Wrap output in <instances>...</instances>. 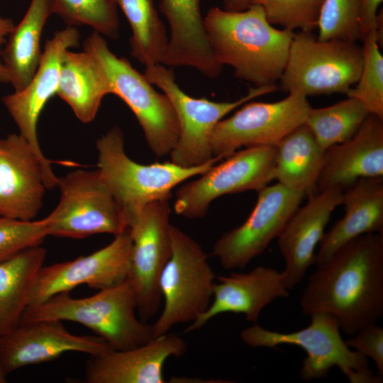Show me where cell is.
I'll list each match as a JSON object with an SVG mask.
<instances>
[{"label":"cell","mask_w":383,"mask_h":383,"mask_svg":"<svg viewBox=\"0 0 383 383\" xmlns=\"http://www.w3.org/2000/svg\"><path fill=\"white\" fill-rule=\"evenodd\" d=\"M42 321L80 323L115 350L131 349L154 338L152 326L137 316L135 295L127 280L84 298H73L68 292L55 294L29 305L19 323Z\"/></svg>","instance_id":"cell-3"},{"label":"cell","mask_w":383,"mask_h":383,"mask_svg":"<svg viewBox=\"0 0 383 383\" xmlns=\"http://www.w3.org/2000/svg\"><path fill=\"white\" fill-rule=\"evenodd\" d=\"M132 30L131 55L145 66L161 64L169 38L152 0H114Z\"/></svg>","instance_id":"cell-29"},{"label":"cell","mask_w":383,"mask_h":383,"mask_svg":"<svg viewBox=\"0 0 383 383\" xmlns=\"http://www.w3.org/2000/svg\"><path fill=\"white\" fill-rule=\"evenodd\" d=\"M132 239L128 228L105 247L87 255L43 266L38 276L29 305L85 284L104 289L124 282L131 264Z\"/></svg>","instance_id":"cell-16"},{"label":"cell","mask_w":383,"mask_h":383,"mask_svg":"<svg viewBox=\"0 0 383 383\" xmlns=\"http://www.w3.org/2000/svg\"><path fill=\"white\" fill-rule=\"evenodd\" d=\"M51 14L52 0H31L24 16L9 35L1 58L14 91L28 84L39 65L41 35Z\"/></svg>","instance_id":"cell-27"},{"label":"cell","mask_w":383,"mask_h":383,"mask_svg":"<svg viewBox=\"0 0 383 383\" xmlns=\"http://www.w3.org/2000/svg\"><path fill=\"white\" fill-rule=\"evenodd\" d=\"M383 177V118L369 113L349 140L327 149L316 192L345 189L361 178Z\"/></svg>","instance_id":"cell-22"},{"label":"cell","mask_w":383,"mask_h":383,"mask_svg":"<svg viewBox=\"0 0 383 383\" xmlns=\"http://www.w3.org/2000/svg\"><path fill=\"white\" fill-rule=\"evenodd\" d=\"M383 0H363L360 22V40L370 30H374L377 20V10Z\"/></svg>","instance_id":"cell-37"},{"label":"cell","mask_w":383,"mask_h":383,"mask_svg":"<svg viewBox=\"0 0 383 383\" xmlns=\"http://www.w3.org/2000/svg\"><path fill=\"white\" fill-rule=\"evenodd\" d=\"M345 213L324 233L316 254V265L328 261L349 241L383 232V177L361 178L343 190Z\"/></svg>","instance_id":"cell-24"},{"label":"cell","mask_w":383,"mask_h":383,"mask_svg":"<svg viewBox=\"0 0 383 383\" xmlns=\"http://www.w3.org/2000/svg\"><path fill=\"white\" fill-rule=\"evenodd\" d=\"M363 42V61L356 84L346 93L359 100L369 113L383 118V55L374 30L368 32Z\"/></svg>","instance_id":"cell-32"},{"label":"cell","mask_w":383,"mask_h":383,"mask_svg":"<svg viewBox=\"0 0 383 383\" xmlns=\"http://www.w3.org/2000/svg\"><path fill=\"white\" fill-rule=\"evenodd\" d=\"M274 179L288 189L308 196L315 194L327 157V149L304 123L276 145Z\"/></svg>","instance_id":"cell-26"},{"label":"cell","mask_w":383,"mask_h":383,"mask_svg":"<svg viewBox=\"0 0 383 383\" xmlns=\"http://www.w3.org/2000/svg\"><path fill=\"white\" fill-rule=\"evenodd\" d=\"M343 193L342 189L332 187L309 196L308 202L295 211L277 237L286 263L282 273L288 289L298 284L315 264L316 247L324 235L333 211L342 204Z\"/></svg>","instance_id":"cell-19"},{"label":"cell","mask_w":383,"mask_h":383,"mask_svg":"<svg viewBox=\"0 0 383 383\" xmlns=\"http://www.w3.org/2000/svg\"><path fill=\"white\" fill-rule=\"evenodd\" d=\"M310 316V324L295 332L269 331L254 323L242 330L240 337L252 348H274L289 344L303 348L306 357L299 374L305 381L326 377L336 366L351 383L382 382L370 368L367 357L347 345L340 335L339 322L333 316L318 313Z\"/></svg>","instance_id":"cell-6"},{"label":"cell","mask_w":383,"mask_h":383,"mask_svg":"<svg viewBox=\"0 0 383 383\" xmlns=\"http://www.w3.org/2000/svg\"><path fill=\"white\" fill-rule=\"evenodd\" d=\"M304 314L327 313L353 335L383 314V234L358 236L317 265L300 299Z\"/></svg>","instance_id":"cell-1"},{"label":"cell","mask_w":383,"mask_h":383,"mask_svg":"<svg viewBox=\"0 0 383 383\" xmlns=\"http://www.w3.org/2000/svg\"><path fill=\"white\" fill-rule=\"evenodd\" d=\"M111 350L96 335L71 333L62 321L19 323L0 337V370L6 377L18 369L53 360L65 353L79 352L95 356Z\"/></svg>","instance_id":"cell-17"},{"label":"cell","mask_w":383,"mask_h":383,"mask_svg":"<svg viewBox=\"0 0 383 383\" xmlns=\"http://www.w3.org/2000/svg\"><path fill=\"white\" fill-rule=\"evenodd\" d=\"M83 47L102 69L110 94L118 96L135 115L150 150L158 157L170 155L178 140L179 125L167 95L157 92L127 59L112 52L97 32L86 38Z\"/></svg>","instance_id":"cell-5"},{"label":"cell","mask_w":383,"mask_h":383,"mask_svg":"<svg viewBox=\"0 0 383 383\" xmlns=\"http://www.w3.org/2000/svg\"><path fill=\"white\" fill-rule=\"evenodd\" d=\"M324 0H249L250 5L260 6L272 25L294 31L312 32L317 28Z\"/></svg>","instance_id":"cell-34"},{"label":"cell","mask_w":383,"mask_h":383,"mask_svg":"<svg viewBox=\"0 0 383 383\" xmlns=\"http://www.w3.org/2000/svg\"><path fill=\"white\" fill-rule=\"evenodd\" d=\"M109 94L107 79L90 53L84 50L65 52L56 94L68 104L81 122H91L103 98Z\"/></svg>","instance_id":"cell-25"},{"label":"cell","mask_w":383,"mask_h":383,"mask_svg":"<svg viewBox=\"0 0 383 383\" xmlns=\"http://www.w3.org/2000/svg\"><path fill=\"white\" fill-rule=\"evenodd\" d=\"M369 112L357 99L348 97L333 105L309 109L304 124L324 149L343 143L358 131Z\"/></svg>","instance_id":"cell-30"},{"label":"cell","mask_w":383,"mask_h":383,"mask_svg":"<svg viewBox=\"0 0 383 383\" xmlns=\"http://www.w3.org/2000/svg\"><path fill=\"white\" fill-rule=\"evenodd\" d=\"M97 170L112 194L128 227L149 203L171 199L177 185L206 172L221 160L201 166L184 167L172 162L138 163L129 157L118 127L111 128L96 141Z\"/></svg>","instance_id":"cell-4"},{"label":"cell","mask_w":383,"mask_h":383,"mask_svg":"<svg viewBox=\"0 0 383 383\" xmlns=\"http://www.w3.org/2000/svg\"><path fill=\"white\" fill-rule=\"evenodd\" d=\"M79 38V32L74 26H68L55 32L46 40L39 65L28 84L2 99L19 134L29 143L41 161L48 189L57 187L58 177L40 148L38 138V119L48 101L57 94L64 54L70 48L78 46Z\"/></svg>","instance_id":"cell-15"},{"label":"cell","mask_w":383,"mask_h":383,"mask_svg":"<svg viewBox=\"0 0 383 383\" xmlns=\"http://www.w3.org/2000/svg\"><path fill=\"white\" fill-rule=\"evenodd\" d=\"M211 50L236 78L255 87L277 85L287 63L294 32L270 24L257 5L242 11L210 9L204 18Z\"/></svg>","instance_id":"cell-2"},{"label":"cell","mask_w":383,"mask_h":383,"mask_svg":"<svg viewBox=\"0 0 383 383\" xmlns=\"http://www.w3.org/2000/svg\"><path fill=\"white\" fill-rule=\"evenodd\" d=\"M59 202L45 218L49 235L82 239L114 236L128 228L99 170H76L58 177Z\"/></svg>","instance_id":"cell-10"},{"label":"cell","mask_w":383,"mask_h":383,"mask_svg":"<svg viewBox=\"0 0 383 383\" xmlns=\"http://www.w3.org/2000/svg\"><path fill=\"white\" fill-rule=\"evenodd\" d=\"M43 164L21 135L0 139V216L34 220L46 189Z\"/></svg>","instance_id":"cell-18"},{"label":"cell","mask_w":383,"mask_h":383,"mask_svg":"<svg viewBox=\"0 0 383 383\" xmlns=\"http://www.w3.org/2000/svg\"><path fill=\"white\" fill-rule=\"evenodd\" d=\"M14 26L11 18L0 15V83H9L7 74L1 58V46L6 41V37L9 35Z\"/></svg>","instance_id":"cell-38"},{"label":"cell","mask_w":383,"mask_h":383,"mask_svg":"<svg viewBox=\"0 0 383 383\" xmlns=\"http://www.w3.org/2000/svg\"><path fill=\"white\" fill-rule=\"evenodd\" d=\"M46 253L40 245L0 260V337L19 324L30 304Z\"/></svg>","instance_id":"cell-28"},{"label":"cell","mask_w":383,"mask_h":383,"mask_svg":"<svg viewBox=\"0 0 383 383\" xmlns=\"http://www.w3.org/2000/svg\"><path fill=\"white\" fill-rule=\"evenodd\" d=\"M349 348L371 358L377 375L383 377V328L376 323L368 325L345 340Z\"/></svg>","instance_id":"cell-36"},{"label":"cell","mask_w":383,"mask_h":383,"mask_svg":"<svg viewBox=\"0 0 383 383\" xmlns=\"http://www.w3.org/2000/svg\"><path fill=\"white\" fill-rule=\"evenodd\" d=\"M362 48L343 40L321 41L312 32L294 33L282 74V90L305 96L345 94L357 82Z\"/></svg>","instance_id":"cell-7"},{"label":"cell","mask_w":383,"mask_h":383,"mask_svg":"<svg viewBox=\"0 0 383 383\" xmlns=\"http://www.w3.org/2000/svg\"><path fill=\"white\" fill-rule=\"evenodd\" d=\"M52 13L68 26H87L101 35L118 37L119 21L114 0H52Z\"/></svg>","instance_id":"cell-31"},{"label":"cell","mask_w":383,"mask_h":383,"mask_svg":"<svg viewBox=\"0 0 383 383\" xmlns=\"http://www.w3.org/2000/svg\"><path fill=\"white\" fill-rule=\"evenodd\" d=\"M143 74L167 95L174 108L179 135L170 155L171 162L184 167L201 166L215 159L211 141L218 123L246 102L277 89V85L255 87L235 101L217 102L188 95L178 86L172 69L162 64L145 66Z\"/></svg>","instance_id":"cell-9"},{"label":"cell","mask_w":383,"mask_h":383,"mask_svg":"<svg viewBox=\"0 0 383 383\" xmlns=\"http://www.w3.org/2000/svg\"><path fill=\"white\" fill-rule=\"evenodd\" d=\"M171 255L160 277L164 300L162 311L152 324L154 338L165 335L175 325L192 323L209 306L215 274L201 246L171 225Z\"/></svg>","instance_id":"cell-8"},{"label":"cell","mask_w":383,"mask_h":383,"mask_svg":"<svg viewBox=\"0 0 383 383\" xmlns=\"http://www.w3.org/2000/svg\"><path fill=\"white\" fill-rule=\"evenodd\" d=\"M363 0H324L319 13L317 38L357 43L360 40Z\"/></svg>","instance_id":"cell-33"},{"label":"cell","mask_w":383,"mask_h":383,"mask_svg":"<svg viewBox=\"0 0 383 383\" xmlns=\"http://www.w3.org/2000/svg\"><path fill=\"white\" fill-rule=\"evenodd\" d=\"M200 0H161L160 11L170 29L162 65L193 67L209 78H216L223 65L216 60L209 43Z\"/></svg>","instance_id":"cell-23"},{"label":"cell","mask_w":383,"mask_h":383,"mask_svg":"<svg viewBox=\"0 0 383 383\" xmlns=\"http://www.w3.org/2000/svg\"><path fill=\"white\" fill-rule=\"evenodd\" d=\"M275 145L245 148L235 151L220 164H214L196 180L184 184L175 194L177 215L199 218L211 202L225 194L258 192L274 179Z\"/></svg>","instance_id":"cell-11"},{"label":"cell","mask_w":383,"mask_h":383,"mask_svg":"<svg viewBox=\"0 0 383 383\" xmlns=\"http://www.w3.org/2000/svg\"><path fill=\"white\" fill-rule=\"evenodd\" d=\"M282 272L258 266L248 272H233L217 277L207 309L192 322L185 332L202 328L215 316L224 313H241L257 323L261 311L279 297L289 296Z\"/></svg>","instance_id":"cell-21"},{"label":"cell","mask_w":383,"mask_h":383,"mask_svg":"<svg viewBox=\"0 0 383 383\" xmlns=\"http://www.w3.org/2000/svg\"><path fill=\"white\" fill-rule=\"evenodd\" d=\"M311 107L299 93L276 102H246L215 127L211 141L213 157L226 158L241 147L276 145L305 123Z\"/></svg>","instance_id":"cell-13"},{"label":"cell","mask_w":383,"mask_h":383,"mask_svg":"<svg viewBox=\"0 0 383 383\" xmlns=\"http://www.w3.org/2000/svg\"><path fill=\"white\" fill-rule=\"evenodd\" d=\"M187 343L166 333L128 350H111L90 356L84 379L87 383H164V365L171 357H182Z\"/></svg>","instance_id":"cell-20"},{"label":"cell","mask_w":383,"mask_h":383,"mask_svg":"<svg viewBox=\"0 0 383 383\" xmlns=\"http://www.w3.org/2000/svg\"><path fill=\"white\" fill-rule=\"evenodd\" d=\"M170 199L148 204L129 224L131 269L126 280L135 293L137 313L147 322L159 309L160 273L171 255Z\"/></svg>","instance_id":"cell-12"},{"label":"cell","mask_w":383,"mask_h":383,"mask_svg":"<svg viewBox=\"0 0 383 383\" xmlns=\"http://www.w3.org/2000/svg\"><path fill=\"white\" fill-rule=\"evenodd\" d=\"M257 193V203L245 222L213 244L212 255L226 270L242 269L262 253L279 236L304 196L279 182Z\"/></svg>","instance_id":"cell-14"},{"label":"cell","mask_w":383,"mask_h":383,"mask_svg":"<svg viewBox=\"0 0 383 383\" xmlns=\"http://www.w3.org/2000/svg\"><path fill=\"white\" fill-rule=\"evenodd\" d=\"M6 382V377L1 373L0 370V383H4Z\"/></svg>","instance_id":"cell-40"},{"label":"cell","mask_w":383,"mask_h":383,"mask_svg":"<svg viewBox=\"0 0 383 383\" xmlns=\"http://www.w3.org/2000/svg\"><path fill=\"white\" fill-rule=\"evenodd\" d=\"M249 0H223V9L230 11H242L250 6Z\"/></svg>","instance_id":"cell-39"},{"label":"cell","mask_w":383,"mask_h":383,"mask_svg":"<svg viewBox=\"0 0 383 383\" xmlns=\"http://www.w3.org/2000/svg\"><path fill=\"white\" fill-rule=\"evenodd\" d=\"M49 236L46 218L22 221L0 216V260L40 245Z\"/></svg>","instance_id":"cell-35"}]
</instances>
